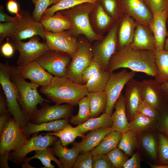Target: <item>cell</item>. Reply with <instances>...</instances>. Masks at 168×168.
Listing matches in <instances>:
<instances>
[{
  "label": "cell",
  "mask_w": 168,
  "mask_h": 168,
  "mask_svg": "<svg viewBox=\"0 0 168 168\" xmlns=\"http://www.w3.org/2000/svg\"><path fill=\"white\" fill-rule=\"evenodd\" d=\"M98 0H64L48 8L43 15L52 16L56 12L66 10L85 2L96 4Z\"/></svg>",
  "instance_id": "f35d334b"
},
{
  "label": "cell",
  "mask_w": 168,
  "mask_h": 168,
  "mask_svg": "<svg viewBox=\"0 0 168 168\" xmlns=\"http://www.w3.org/2000/svg\"><path fill=\"white\" fill-rule=\"evenodd\" d=\"M52 149L54 154L59 158L64 168H72L80 154L78 150L74 147L69 148L63 146L60 139L55 142Z\"/></svg>",
  "instance_id": "484cf974"
},
{
  "label": "cell",
  "mask_w": 168,
  "mask_h": 168,
  "mask_svg": "<svg viewBox=\"0 0 168 168\" xmlns=\"http://www.w3.org/2000/svg\"><path fill=\"white\" fill-rule=\"evenodd\" d=\"M158 121L152 119L137 112L129 123L128 131L136 133L142 131L157 129Z\"/></svg>",
  "instance_id": "1f68e13d"
},
{
  "label": "cell",
  "mask_w": 168,
  "mask_h": 168,
  "mask_svg": "<svg viewBox=\"0 0 168 168\" xmlns=\"http://www.w3.org/2000/svg\"><path fill=\"white\" fill-rule=\"evenodd\" d=\"M70 31L53 32L45 30V42L50 49L66 53L71 56L78 48V42Z\"/></svg>",
  "instance_id": "2e32d148"
},
{
  "label": "cell",
  "mask_w": 168,
  "mask_h": 168,
  "mask_svg": "<svg viewBox=\"0 0 168 168\" xmlns=\"http://www.w3.org/2000/svg\"><path fill=\"white\" fill-rule=\"evenodd\" d=\"M40 91L55 104L66 103L73 106L78 105L89 93L84 85L73 82L66 77L54 76L50 84L41 86Z\"/></svg>",
  "instance_id": "7a4b0ae2"
},
{
  "label": "cell",
  "mask_w": 168,
  "mask_h": 168,
  "mask_svg": "<svg viewBox=\"0 0 168 168\" xmlns=\"http://www.w3.org/2000/svg\"><path fill=\"white\" fill-rule=\"evenodd\" d=\"M18 21L1 22L0 23V43L2 44L5 38H12L17 30Z\"/></svg>",
  "instance_id": "7bdbcfd3"
},
{
  "label": "cell",
  "mask_w": 168,
  "mask_h": 168,
  "mask_svg": "<svg viewBox=\"0 0 168 168\" xmlns=\"http://www.w3.org/2000/svg\"><path fill=\"white\" fill-rule=\"evenodd\" d=\"M115 110L111 115L112 127L114 131L122 133L128 131L129 122L127 117L124 95L121 94L116 102Z\"/></svg>",
  "instance_id": "d4e9b609"
},
{
  "label": "cell",
  "mask_w": 168,
  "mask_h": 168,
  "mask_svg": "<svg viewBox=\"0 0 168 168\" xmlns=\"http://www.w3.org/2000/svg\"><path fill=\"white\" fill-rule=\"evenodd\" d=\"M122 133L113 131L106 134L99 144L91 151L93 156L107 154L117 147Z\"/></svg>",
  "instance_id": "f546056e"
},
{
  "label": "cell",
  "mask_w": 168,
  "mask_h": 168,
  "mask_svg": "<svg viewBox=\"0 0 168 168\" xmlns=\"http://www.w3.org/2000/svg\"><path fill=\"white\" fill-rule=\"evenodd\" d=\"M106 155L114 168H123V165L129 157L118 147Z\"/></svg>",
  "instance_id": "60d3db41"
},
{
  "label": "cell",
  "mask_w": 168,
  "mask_h": 168,
  "mask_svg": "<svg viewBox=\"0 0 168 168\" xmlns=\"http://www.w3.org/2000/svg\"><path fill=\"white\" fill-rule=\"evenodd\" d=\"M161 89L168 99V82L160 85Z\"/></svg>",
  "instance_id": "94428289"
},
{
  "label": "cell",
  "mask_w": 168,
  "mask_h": 168,
  "mask_svg": "<svg viewBox=\"0 0 168 168\" xmlns=\"http://www.w3.org/2000/svg\"><path fill=\"white\" fill-rule=\"evenodd\" d=\"M101 69L99 63L92 61L82 73V79L83 84H86L89 80L98 73Z\"/></svg>",
  "instance_id": "681fc988"
},
{
  "label": "cell",
  "mask_w": 168,
  "mask_h": 168,
  "mask_svg": "<svg viewBox=\"0 0 168 168\" xmlns=\"http://www.w3.org/2000/svg\"><path fill=\"white\" fill-rule=\"evenodd\" d=\"M97 25L101 29L105 28L111 22V18L105 11L102 6L98 4L96 13Z\"/></svg>",
  "instance_id": "bcb514c9"
},
{
  "label": "cell",
  "mask_w": 168,
  "mask_h": 168,
  "mask_svg": "<svg viewBox=\"0 0 168 168\" xmlns=\"http://www.w3.org/2000/svg\"><path fill=\"white\" fill-rule=\"evenodd\" d=\"M6 39L7 42L1 45V52L3 56L9 58L13 55L15 48L13 45L9 42L10 38H7Z\"/></svg>",
  "instance_id": "db71d44e"
},
{
  "label": "cell",
  "mask_w": 168,
  "mask_h": 168,
  "mask_svg": "<svg viewBox=\"0 0 168 168\" xmlns=\"http://www.w3.org/2000/svg\"><path fill=\"white\" fill-rule=\"evenodd\" d=\"M167 24H168V23H167Z\"/></svg>",
  "instance_id": "03108f58"
},
{
  "label": "cell",
  "mask_w": 168,
  "mask_h": 168,
  "mask_svg": "<svg viewBox=\"0 0 168 168\" xmlns=\"http://www.w3.org/2000/svg\"><path fill=\"white\" fill-rule=\"evenodd\" d=\"M40 22L45 30L53 32L70 30L72 28L70 20L60 11L52 16L43 15Z\"/></svg>",
  "instance_id": "cb8c5ba5"
},
{
  "label": "cell",
  "mask_w": 168,
  "mask_h": 168,
  "mask_svg": "<svg viewBox=\"0 0 168 168\" xmlns=\"http://www.w3.org/2000/svg\"><path fill=\"white\" fill-rule=\"evenodd\" d=\"M35 133L20 148L10 152L8 159L9 161L20 165L30 152L52 146L58 140V137L56 136L48 133L43 136L42 134L37 136L38 132Z\"/></svg>",
  "instance_id": "7c38bea8"
},
{
  "label": "cell",
  "mask_w": 168,
  "mask_h": 168,
  "mask_svg": "<svg viewBox=\"0 0 168 168\" xmlns=\"http://www.w3.org/2000/svg\"><path fill=\"white\" fill-rule=\"evenodd\" d=\"M141 82L130 79L126 83L124 94L126 115L129 123L137 112L142 100L140 86Z\"/></svg>",
  "instance_id": "d6986e66"
},
{
  "label": "cell",
  "mask_w": 168,
  "mask_h": 168,
  "mask_svg": "<svg viewBox=\"0 0 168 168\" xmlns=\"http://www.w3.org/2000/svg\"><path fill=\"white\" fill-rule=\"evenodd\" d=\"M93 156L91 151L80 153L72 167L73 168H92Z\"/></svg>",
  "instance_id": "f6af8a7d"
},
{
  "label": "cell",
  "mask_w": 168,
  "mask_h": 168,
  "mask_svg": "<svg viewBox=\"0 0 168 168\" xmlns=\"http://www.w3.org/2000/svg\"><path fill=\"white\" fill-rule=\"evenodd\" d=\"M19 13L20 18L17 29L14 36L10 39L12 41H19L39 35L45 40V30L40 22L35 21L28 11L21 9Z\"/></svg>",
  "instance_id": "9a60e30c"
},
{
  "label": "cell",
  "mask_w": 168,
  "mask_h": 168,
  "mask_svg": "<svg viewBox=\"0 0 168 168\" xmlns=\"http://www.w3.org/2000/svg\"><path fill=\"white\" fill-rule=\"evenodd\" d=\"M136 26L130 16L127 15L124 17L119 30V47L130 46L133 38Z\"/></svg>",
  "instance_id": "4dcf8cb0"
},
{
  "label": "cell",
  "mask_w": 168,
  "mask_h": 168,
  "mask_svg": "<svg viewBox=\"0 0 168 168\" xmlns=\"http://www.w3.org/2000/svg\"><path fill=\"white\" fill-rule=\"evenodd\" d=\"M95 4L85 2L59 11L71 21L72 28L70 31L72 33L84 35L91 40H98L99 36L93 30L89 17Z\"/></svg>",
  "instance_id": "5b68a950"
},
{
  "label": "cell",
  "mask_w": 168,
  "mask_h": 168,
  "mask_svg": "<svg viewBox=\"0 0 168 168\" xmlns=\"http://www.w3.org/2000/svg\"><path fill=\"white\" fill-rule=\"evenodd\" d=\"M10 77L19 93V103L27 120L30 121L31 116L38 109V104L41 105L44 102H50L51 101L44 99L39 94L37 91L39 85L28 82L21 77L14 65L10 66Z\"/></svg>",
  "instance_id": "3957f363"
},
{
  "label": "cell",
  "mask_w": 168,
  "mask_h": 168,
  "mask_svg": "<svg viewBox=\"0 0 168 168\" xmlns=\"http://www.w3.org/2000/svg\"><path fill=\"white\" fill-rule=\"evenodd\" d=\"M6 7L9 12L16 14L20 19V15L19 13L20 9L18 4L16 1L8 0L7 3Z\"/></svg>",
  "instance_id": "11a10c76"
},
{
  "label": "cell",
  "mask_w": 168,
  "mask_h": 168,
  "mask_svg": "<svg viewBox=\"0 0 168 168\" xmlns=\"http://www.w3.org/2000/svg\"><path fill=\"white\" fill-rule=\"evenodd\" d=\"M136 72L128 71L126 68L120 71L112 73L105 87L107 97L106 113L111 115L115 104L121 94V92L127 82L134 78Z\"/></svg>",
  "instance_id": "ba28073f"
},
{
  "label": "cell",
  "mask_w": 168,
  "mask_h": 168,
  "mask_svg": "<svg viewBox=\"0 0 168 168\" xmlns=\"http://www.w3.org/2000/svg\"><path fill=\"white\" fill-rule=\"evenodd\" d=\"M19 17L17 16H11L7 15L5 12L4 8L2 5L0 6V21L1 22L18 21Z\"/></svg>",
  "instance_id": "9f6ffc18"
},
{
  "label": "cell",
  "mask_w": 168,
  "mask_h": 168,
  "mask_svg": "<svg viewBox=\"0 0 168 168\" xmlns=\"http://www.w3.org/2000/svg\"><path fill=\"white\" fill-rule=\"evenodd\" d=\"M151 168H168V164L165 165H160L157 164H148Z\"/></svg>",
  "instance_id": "6125c7cd"
},
{
  "label": "cell",
  "mask_w": 168,
  "mask_h": 168,
  "mask_svg": "<svg viewBox=\"0 0 168 168\" xmlns=\"http://www.w3.org/2000/svg\"><path fill=\"white\" fill-rule=\"evenodd\" d=\"M38 36H34L26 42L12 41V45L19 53L16 61L17 65H21L37 60L50 49L46 42L40 41Z\"/></svg>",
  "instance_id": "9c48e42d"
},
{
  "label": "cell",
  "mask_w": 168,
  "mask_h": 168,
  "mask_svg": "<svg viewBox=\"0 0 168 168\" xmlns=\"http://www.w3.org/2000/svg\"><path fill=\"white\" fill-rule=\"evenodd\" d=\"M137 112L156 121L159 120L161 115V112L142 100L139 104Z\"/></svg>",
  "instance_id": "ee69618b"
},
{
  "label": "cell",
  "mask_w": 168,
  "mask_h": 168,
  "mask_svg": "<svg viewBox=\"0 0 168 168\" xmlns=\"http://www.w3.org/2000/svg\"><path fill=\"white\" fill-rule=\"evenodd\" d=\"M120 68H129L155 78L158 70L155 52L136 49L130 46L119 47L111 57L107 70L113 72Z\"/></svg>",
  "instance_id": "6da1fadb"
},
{
  "label": "cell",
  "mask_w": 168,
  "mask_h": 168,
  "mask_svg": "<svg viewBox=\"0 0 168 168\" xmlns=\"http://www.w3.org/2000/svg\"><path fill=\"white\" fill-rule=\"evenodd\" d=\"M19 75L25 79L30 80L31 83L40 86L49 85L54 77L45 70L37 61L16 67Z\"/></svg>",
  "instance_id": "ac0fdd59"
},
{
  "label": "cell",
  "mask_w": 168,
  "mask_h": 168,
  "mask_svg": "<svg viewBox=\"0 0 168 168\" xmlns=\"http://www.w3.org/2000/svg\"><path fill=\"white\" fill-rule=\"evenodd\" d=\"M168 11H164L153 15V19L149 27L154 37L155 51L164 49L166 36L168 35L166 22Z\"/></svg>",
  "instance_id": "44dd1931"
},
{
  "label": "cell",
  "mask_w": 168,
  "mask_h": 168,
  "mask_svg": "<svg viewBox=\"0 0 168 168\" xmlns=\"http://www.w3.org/2000/svg\"><path fill=\"white\" fill-rule=\"evenodd\" d=\"M79 110L77 114L72 115L70 122L74 124L79 125L88 120L90 118L91 110L89 100L86 96L78 102Z\"/></svg>",
  "instance_id": "8d00e7d4"
},
{
  "label": "cell",
  "mask_w": 168,
  "mask_h": 168,
  "mask_svg": "<svg viewBox=\"0 0 168 168\" xmlns=\"http://www.w3.org/2000/svg\"><path fill=\"white\" fill-rule=\"evenodd\" d=\"M114 131L112 127L100 128L90 131L86 136L82 137V141L72 143L80 153L91 151L96 147L108 133Z\"/></svg>",
  "instance_id": "603a6c76"
},
{
  "label": "cell",
  "mask_w": 168,
  "mask_h": 168,
  "mask_svg": "<svg viewBox=\"0 0 168 168\" xmlns=\"http://www.w3.org/2000/svg\"><path fill=\"white\" fill-rule=\"evenodd\" d=\"M92 168H114L106 154L93 156Z\"/></svg>",
  "instance_id": "f907efd6"
},
{
  "label": "cell",
  "mask_w": 168,
  "mask_h": 168,
  "mask_svg": "<svg viewBox=\"0 0 168 168\" xmlns=\"http://www.w3.org/2000/svg\"><path fill=\"white\" fill-rule=\"evenodd\" d=\"M35 5L32 16L36 21L40 22L41 17L49 6L57 3L55 0H31Z\"/></svg>",
  "instance_id": "b9f144b4"
},
{
  "label": "cell",
  "mask_w": 168,
  "mask_h": 168,
  "mask_svg": "<svg viewBox=\"0 0 168 168\" xmlns=\"http://www.w3.org/2000/svg\"><path fill=\"white\" fill-rule=\"evenodd\" d=\"M11 65L7 62L0 63V83L6 99L8 110L13 118L23 129L28 121L23 113L18 100L19 93L15 83L10 77Z\"/></svg>",
  "instance_id": "277c9868"
},
{
  "label": "cell",
  "mask_w": 168,
  "mask_h": 168,
  "mask_svg": "<svg viewBox=\"0 0 168 168\" xmlns=\"http://www.w3.org/2000/svg\"><path fill=\"white\" fill-rule=\"evenodd\" d=\"M108 70L101 69L84 84L88 92L104 91L106 84L112 73Z\"/></svg>",
  "instance_id": "e575fe53"
},
{
  "label": "cell",
  "mask_w": 168,
  "mask_h": 168,
  "mask_svg": "<svg viewBox=\"0 0 168 168\" xmlns=\"http://www.w3.org/2000/svg\"><path fill=\"white\" fill-rule=\"evenodd\" d=\"M137 133L133 131H128L122 133L117 147L130 156L137 150Z\"/></svg>",
  "instance_id": "d590c367"
},
{
  "label": "cell",
  "mask_w": 168,
  "mask_h": 168,
  "mask_svg": "<svg viewBox=\"0 0 168 168\" xmlns=\"http://www.w3.org/2000/svg\"><path fill=\"white\" fill-rule=\"evenodd\" d=\"M35 152L36 154L34 156L30 157H25L21 163L22 168H35L29 164V161L34 158L39 159L45 166L44 168H54V166L51 163L52 161H54L59 168H63L60 160L54 156L52 148L50 146L44 149L36 150Z\"/></svg>",
  "instance_id": "f1b7e54d"
},
{
  "label": "cell",
  "mask_w": 168,
  "mask_h": 168,
  "mask_svg": "<svg viewBox=\"0 0 168 168\" xmlns=\"http://www.w3.org/2000/svg\"><path fill=\"white\" fill-rule=\"evenodd\" d=\"M113 121L111 115L103 113L97 117L90 118L82 124L75 127L78 132L81 134L91 130L100 128L112 127Z\"/></svg>",
  "instance_id": "83f0119b"
},
{
  "label": "cell",
  "mask_w": 168,
  "mask_h": 168,
  "mask_svg": "<svg viewBox=\"0 0 168 168\" xmlns=\"http://www.w3.org/2000/svg\"><path fill=\"white\" fill-rule=\"evenodd\" d=\"M69 119H61L42 123L39 124H34L30 121L28 122L24 130L29 139L31 134L42 131L56 132L63 129L69 124Z\"/></svg>",
  "instance_id": "4316f807"
},
{
  "label": "cell",
  "mask_w": 168,
  "mask_h": 168,
  "mask_svg": "<svg viewBox=\"0 0 168 168\" xmlns=\"http://www.w3.org/2000/svg\"><path fill=\"white\" fill-rule=\"evenodd\" d=\"M0 134V155L17 150L29 139L24 129L13 118L10 119Z\"/></svg>",
  "instance_id": "52a82bcc"
},
{
  "label": "cell",
  "mask_w": 168,
  "mask_h": 168,
  "mask_svg": "<svg viewBox=\"0 0 168 168\" xmlns=\"http://www.w3.org/2000/svg\"><path fill=\"white\" fill-rule=\"evenodd\" d=\"M124 9L139 23L149 26L153 15L143 0H122Z\"/></svg>",
  "instance_id": "ffe728a7"
},
{
  "label": "cell",
  "mask_w": 168,
  "mask_h": 168,
  "mask_svg": "<svg viewBox=\"0 0 168 168\" xmlns=\"http://www.w3.org/2000/svg\"><path fill=\"white\" fill-rule=\"evenodd\" d=\"M92 48L86 41L78 42L77 49L71 56L66 77L76 83L83 84L82 76L85 69L92 62Z\"/></svg>",
  "instance_id": "8992f818"
},
{
  "label": "cell",
  "mask_w": 168,
  "mask_h": 168,
  "mask_svg": "<svg viewBox=\"0 0 168 168\" xmlns=\"http://www.w3.org/2000/svg\"><path fill=\"white\" fill-rule=\"evenodd\" d=\"M63 0H55L56 2H57V3L59 2H60L62 1Z\"/></svg>",
  "instance_id": "e7e4bbea"
},
{
  "label": "cell",
  "mask_w": 168,
  "mask_h": 168,
  "mask_svg": "<svg viewBox=\"0 0 168 168\" xmlns=\"http://www.w3.org/2000/svg\"><path fill=\"white\" fill-rule=\"evenodd\" d=\"M140 91L142 100L160 112L168 105V99L155 79H145L141 81Z\"/></svg>",
  "instance_id": "e0dca14e"
},
{
  "label": "cell",
  "mask_w": 168,
  "mask_h": 168,
  "mask_svg": "<svg viewBox=\"0 0 168 168\" xmlns=\"http://www.w3.org/2000/svg\"><path fill=\"white\" fill-rule=\"evenodd\" d=\"M11 113L8 110L6 112L0 115V133L2 132L4 127L9 121L11 115Z\"/></svg>",
  "instance_id": "6f0895ef"
},
{
  "label": "cell",
  "mask_w": 168,
  "mask_h": 168,
  "mask_svg": "<svg viewBox=\"0 0 168 168\" xmlns=\"http://www.w3.org/2000/svg\"><path fill=\"white\" fill-rule=\"evenodd\" d=\"M137 149L140 153L142 160L148 164H157L158 148L157 129L142 131L136 133Z\"/></svg>",
  "instance_id": "5bb4252c"
},
{
  "label": "cell",
  "mask_w": 168,
  "mask_h": 168,
  "mask_svg": "<svg viewBox=\"0 0 168 168\" xmlns=\"http://www.w3.org/2000/svg\"><path fill=\"white\" fill-rule=\"evenodd\" d=\"M71 56L63 52L50 49L37 61L47 71L57 77H66Z\"/></svg>",
  "instance_id": "30bf717a"
},
{
  "label": "cell",
  "mask_w": 168,
  "mask_h": 168,
  "mask_svg": "<svg viewBox=\"0 0 168 168\" xmlns=\"http://www.w3.org/2000/svg\"><path fill=\"white\" fill-rule=\"evenodd\" d=\"M8 110L6 98L2 91L0 92V115Z\"/></svg>",
  "instance_id": "680465c9"
},
{
  "label": "cell",
  "mask_w": 168,
  "mask_h": 168,
  "mask_svg": "<svg viewBox=\"0 0 168 168\" xmlns=\"http://www.w3.org/2000/svg\"><path fill=\"white\" fill-rule=\"evenodd\" d=\"M90 105V118L97 117L105 112L107 97L104 91L88 93L86 95Z\"/></svg>",
  "instance_id": "d6a6232c"
},
{
  "label": "cell",
  "mask_w": 168,
  "mask_h": 168,
  "mask_svg": "<svg viewBox=\"0 0 168 168\" xmlns=\"http://www.w3.org/2000/svg\"><path fill=\"white\" fill-rule=\"evenodd\" d=\"M164 50L168 52V36L165 40L164 47Z\"/></svg>",
  "instance_id": "be15d7a7"
},
{
  "label": "cell",
  "mask_w": 168,
  "mask_h": 168,
  "mask_svg": "<svg viewBox=\"0 0 168 168\" xmlns=\"http://www.w3.org/2000/svg\"><path fill=\"white\" fill-rule=\"evenodd\" d=\"M44 102L41 108L32 114L30 121L35 124L61 119H69L72 116L73 106L68 104L50 106Z\"/></svg>",
  "instance_id": "4fadbf2b"
},
{
  "label": "cell",
  "mask_w": 168,
  "mask_h": 168,
  "mask_svg": "<svg viewBox=\"0 0 168 168\" xmlns=\"http://www.w3.org/2000/svg\"><path fill=\"white\" fill-rule=\"evenodd\" d=\"M142 159L140 153L137 150L123 165V168H140Z\"/></svg>",
  "instance_id": "f5cc1de1"
},
{
  "label": "cell",
  "mask_w": 168,
  "mask_h": 168,
  "mask_svg": "<svg viewBox=\"0 0 168 168\" xmlns=\"http://www.w3.org/2000/svg\"><path fill=\"white\" fill-rule=\"evenodd\" d=\"M157 129L168 139V105L161 112V115L157 122Z\"/></svg>",
  "instance_id": "c3c4849f"
},
{
  "label": "cell",
  "mask_w": 168,
  "mask_h": 168,
  "mask_svg": "<svg viewBox=\"0 0 168 168\" xmlns=\"http://www.w3.org/2000/svg\"><path fill=\"white\" fill-rule=\"evenodd\" d=\"M155 63L158 70L155 79L161 85L168 82V52L164 49L155 51Z\"/></svg>",
  "instance_id": "836d02e7"
},
{
  "label": "cell",
  "mask_w": 168,
  "mask_h": 168,
  "mask_svg": "<svg viewBox=\"0 0 168 168\" xmlns=\"http://www.w3.org/2000/svg\"><path fill=\"white\" fill-rule=\"evenodd\" d=\"M118 25L116 23L104 39L92 47V61L99 63L101 69L108 70L109 61L117 50Z\"/></svg>",
  "instance_id": "8fae6325"
},
{
  "label": "cell",
  "mask_w": 168,
  "mask_h": 168,
  "mask_svg": "<svg viewBox=\"0 0 168 168\" xmlns=\"http://www.w3.org/2000/svg\"><path fill=\"white\" fill-rule=\"evenodd\" d=\"M153 15L164 11H168V0H143Z\"/></svg>",
  "instance_id": "7dc6e473"
},
{
  "label": "cell",
  "mask_w": 168,
  "mask_h": 168,
  "mask_svg": "<svg viewBox=\"0 0 168 168\" xmlns=\"http://www.w3.org/2000/svg\"><path fill=\"white\" fill-rule=\"evenodd\" d=\"M9 153H6L3 155H0V166L1 168H8L9 167L7 163Z\"/></svg>",
  "instance_id": "91938a15"
},
{
  "label": "cell",
  "mask_w": 168,
  "mask_h": 168,
  "mask_svg": "<svg viewBox=\"0 0 168 168\" xmlns=\"http://www.w3.org/2000/svg\"><path fill=\"white\" fill-rule=\"evenodd\" d=\"M130 46L136 49L155 52L154 38L150 29L139 23L137 24Z\"/></svg>",
  "instance_id": "7402d4cb"
},
{
  "label": "cell",
  "mask_w": 168,
  "mask_h": 168,
  "mask_svg": "<svg viewBox=\"0 0 168 168\" xmlns=\"http://www.w3.org/2000/svg\"><path fill=\"white\" fill-rule=\"evenodd\" d=\"M48 134L59 138L63 146H66L73 142L77 137H83L84 135L79 133L75 127L67 125L63 129L56 132H49Z\"/></svg>",
  "instance_id": "74e56055"
},
{
  "label": "cell",
  "mask_w": 168,
  "mask_h": 168,
  "mask_svg": "<svg viewBox=\"0 0 168 168\" xmlns=\"http://www.w3.org/2000/svg\"><path fill=\"white\" fill-rule=\"evenodd\" d=\"M158 162L157 164H168V139L163 134L159 132Z\"/></svg>",
  "instance_id": "ab89813d"
},
{
  "label": "cell",
  "mask_w": 168,
  "mask_h": 168,
  "mask_svg": "<svg viewBox=\"0 0 168 168\" xmlns=\"http://www.w3.org/2000/svg\"><path fill=\"white\" fill-rule=\"evenodd\" d=\"M102 6L109 14L115 17L119 12V2L118 0H101Z\"/></svg>",
  "instance_id": "816d5d0a"
}]
</instances>
